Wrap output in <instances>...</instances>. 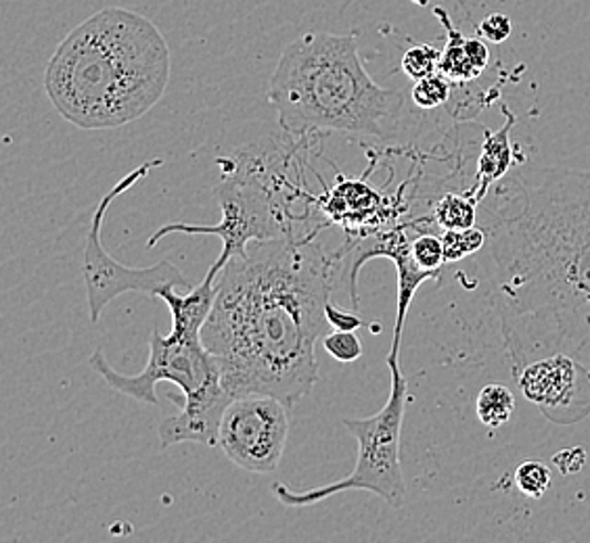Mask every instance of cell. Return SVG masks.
I'll use <instances>...</instances> for the list:
<instances>
[{"instance_id":"1","label":"cell","mask_w":590,"mask_h":543,"mask_svg":"<svg viewBox=\"0 0 590 543\" xmlns=\"http://www.w3.org/2000/svg\"><path fill=\"white\" fill-rule=\"evenodd\" d=\"M489 197L492 305L515 379L557 354L590 368V172L526 165Z\"/></svg>"},{"instance_id":"2","label":"cell","mask_w":590,"mask_h":543,"mask_svg":"<svg viewBox=\"0 0 590 543\" xmlns=\"http://www.w3.org/2000/svg\"><path fill=\"white\" fill-rule=\"evenodd\" d=\"M317 239L251 241L221 270L202 341L230 398L262 393L293 405L319 381L314 345L342 263Z\"/></svg>"},{"instance_id":"3","label":"cell","mask_w":590,"mask_h":543,"mask_svg":"<svg viewBox=\"0 0 590 543\" xmlns=\"http://www.w3.org/2000/svg\"><path fill=\"white\" fill-rule=\"evenodd\" d=\"M170 80V48L141 13L107 7L74 28L44 72L63 120L82 130H114L143 118Z\"/></svg>"},{"instance_id":"4","label":"cell","mask_w":590,"mask_h":543,"mask_svg":"<svg viewBox=\"0 0 590 543\" xmlns=\"http://www.w3.org/2000/svg\"><path fill=\"white\" fill-rule=\"evenodd\" d=\"M268 101L287 134L346 132L389 139L405 109L400 90L382 88L358 55L356 36L308 32L275 67Z\"/></svg>"},{"instance_id":"5","label":"cell","mask_w":590,"mask_h":543,"mask_svg":"<svg viewBox=\"0 0 590 543\" xmlns=\"http://www.w3.org/2000/svg\"><path fill=\"white\" fill-rule=\"evenodd\" d=\"M304 139L291 134V141L268 151L245 149L235 158L218 160L224 178L214 193L223 220L216 226L165 224L149 237L147 249H153L172 232L216 235L223 241V251L212 270L221 274L251 241L319 237L331 224L319 209V197L304 188L300 172Z\"/></svg>"},{"instance_id":"6","label":"cell","mask_w":590,"mask_h":543,"mask_svg":"<svg viewBox=\"0 0 590 543\" xmlns=\"http://www.w3.org/2000/svg\"><path fill=\"white\" fill-rule=\"evenodd\" d=\"M90 368L114 391L153 405L158 403V382H174L183 391L184 403L179 414L160 423L158 433L163 447L184 442L218 445L224 410L233 398L224 389L221 363L202 337H186L172 330L163 337L153 328L149 337V362L143 372L135 377L116 372L101 347L90 356Z\"/></svg>"},{"instance_id":"7","label":"cell","mask_w":590,"mask_h":543,"mask_svg":"<svg viewBox=\"0 0 590 543\" xmlns=\"http://www.w3.org/2000/svg\"><path fill=\"white\" fill-rule=\"evenodd\" d=\"M389 370V395L387 402L371 419H344V426L358 442V458L354 470L335 481L308 491H293L287 485L275 484V498L287 508H305L312 503L325 502L337 493L350 489H365L375 493L391 508H400L407 496V485L400 466V437L407 410L408 384L398 356L387 354Z\"/></svg>"},{"instance_id":"8","label":"cell","mask_w":590,"mask_h":543,"mask_svg":"<svg viewBox=\"0 0 590 543\" xmlns=\"http://www.w3.org/2000/svg\"><path fill=\"white\" fill-rule=\"evenodd\" d=\"M163 160H151V162L139 165L130 174H126L122 181L118 182L105 197H103L93 218L90 228L86 235V247H84V260H82V276L86 286V303H88V314L90 323H97L101 318V312L107 307V303L114 302L124 293L137 291L144 293L149 297H160V293L165 289H186L189 281L184 279L183 272L168 260L149 265V268H130L124 263L116 262L105 245H103L101 230L103 220L120 195H124L130 186L143 181L155 167H162Z\"/></svg>"},{"instance_id":"9","label":"cell","mask_w":590,"mask_h":543,"mask_svg":"<svg viewBox=\"0 0 590 543\" xmlns=\"http://www.w3.org/2000/svg\"><path fill=\"white\" fill-rule=\"evenodd\" d=\"M289 408L283 400L262 393L233 398L218 433L224 456L247 473H275L289 437Z\"/></svg>"},{"instance_id":"10","label":"cell","mask_w":590,"mask_h":543,"mask_svg":"<svg viewBox=\"0 0 590 543\" xmlns=\"http://www.w3.org/2000/svg\"><path fill=\"white\" fill-rule=\"evenodd\" d=\"M517 382L549 423L571 426L590 416V368L570 356L534 360L524 366Z\"/></svg>"},{"instance_id":"11","label":"cell","mask_w":590,"mask_h":543,"mask_svg":"<svg viewBox=\"0 0 590 543\" xmlns=\"http://www.w3.org/2000/svg\"><path fill=\"white\" fill-rule=\"evenodd\" d=\"M433 15L442 21L447 30V46L440 55V74L454 86H468L469 82L478 80L490 65L486 42L468 39L461 30H457L442 7H436Z\"/></svg>"},{"instance_id":"12","label":"cell","mask_w":590,"mask_h":543,"mask_svg":"<svg viewBox=\"0 0 590 543\" xmlns=\"http://www.w3.org/2000/svg\"><path fill=\"white\" fill-rule=\"evenodd\" d=\"M503 116H505V123L496 132H490L484 128V142L480 146V155L475 163V181L468 188L469 195L478 203L486 202L492 186L507 178L515 163V149L511 142V132L517 118L509 107H503Z\"/></svg>"},{"instance_id":"13","label":"cell","mask_w":590,"mask_h":543,"mask_svg":"<svg viewBox=\"0 0 590 543\" xmlns=\"http://www.w3.org/2000/svg\"><path fill=\"white\" fill-rule=\"evenodd\" d=\"M216 279L218 272L210 268L202 284L186 291L184 295L176 293V289H165L160 293V300L165 302L172 316V333L202 337V330L216 302Z\"/></svg>"},{"instance_id":"14","label":"cell","mask_w":590,"mask_h":543,"mask_svg":"<svg viewBox=\"0 0 590 543\" xmlns=\"http://www.w3.org/2000/svg\"><path fill=\"white\" fill-rule=\"evenodd\" d=\"M478 207L468 191H450L433 203L431 216L442 230H461L478 224Z\"/></svg>"},{"instance_id":"15","label":"cell","mask_w":590,"mask_h":543,"mask_svg":"<svg viewBox=\"0 0 590 543\" xmlns=\"http://www.w3.org/2000/svg\"><path fill=\"white\" fill-rule=\"evenodd\" d=\"M515 410V398L505 384H486L475 402V412L480 423L489 428H498L507 424Z\"/></svg>"},{"instance_id":"16","label":"cell","mask_w":590,"mask_h":543,"mask_svg":"<svg viewBox=\"0 0 590 543\" xmlns=\"http://www.w3.org/2000/svg\"><path fill=\"white\" fill-rule=\"evenodd\" d=\"M489 242V235L482 226H471L461 230H444L442 245H444V260L447 263L461 262L469 256L480 253Z\"/></svg>"},{"instance_id":"17","label":"cell","mask_w":590,"mask_h":543,"mask_svg":"<svg viewBox=\"0 0 590 543\" xmlns=\"http://www.w3.org/2000/svg\"><path fill=\"white\" fill-rule=\"evenodd\" d=\"M452 86L454 84L438 72V74H431L423 80L415 82V86L410 90V99L423 111L440 109V107H447L452 99Z\"/></svg>"},{"instance_id":"18","label":"cell","mask_w":590,"mask_h":543,"mask_svg":"<svg viewBox=\"0 0 590 543\" xmlns=\"http://www.w3.org/2000/svg\"><path fill=\"white\" fill-rule=\"evenodd\" d=\"M440 55L442 51L431 44H417L403 55V72L412 82L423 80L440 72Z\"/></svg>"},{"instance_id":"19","label":"cell","mask_w":590,"mask_h":543,"mask_svg":"<svg viewBox=\"0 0 590 543\" xmlns=\"http://www.w3.org/2000/svg\"><path fill=\"white\" fill-rule=\"evenodd\" d=\"M515 485L524 496L540 500L550 487V470L538 460H526L515 470Z\"/></svg>"},{"instance_id":"20","label":"cell","mask_w":590,"mask_h":543,"mask_svg":"<svg viewBox=\"0 0 590 543\" xmlns=\"http://www.w3.org/2000/svg\"><path fill=\"white\" fill-rule=\"evenodd\" d=\"M412 258L419 263V268L440 274L442 265L447 263L442 237H436L433 232H419L412 239Z\"/></svg>"},{"instance_id":"21","label":"cell","mask_w":590,"mask_h":543,"mask_svg":"<svg viewBox=\"0 0 590 543\" xmlns=\"http://www.w3.org/2000/svg\"><path fill=\"white\" fill-rule=\"evenodd\" d=\"M326 354L337 362H356L363 356V343L354 330H333L323 337Z\"/></svg>"},{"instance_id":"22","label":"cell","mask_w":590,"mask_h":543,"mask_svg":"<svg viewBox=\"0 0 590 543\" xmlns=\"http://www.w3.org/2000/svg\"><path fill=\"white\" fill-rule=\"evenodd\" d=\"M478 32L486 42L503 44V42L509 41L511 32H513V21L505 13H492L478 25Z\"/></svg>"},{"instance_id":"23","label":"cell","mask_w":590,"mask_h":543,"mask_svg":"<svg viewBox=\"0 0 590 543\" xmlns=\"http://www.w3.org/2000/svg\"><path fill=\"white\" fill-rule=\"evenodd\" d=\"M325 318L326 324L333 328V330H358L363 326V318L356 314V309H344L342 305H335L331 303V300L325 305Z\"/></svg>"},{"instance_id":"24","label":"cell","mask_w":590,"mask_h":543,"mask_svg":"<svg viewBox=\"0 0 590 543\" xmlns=\"http://www.w3.org/2000/svg\"><path fill=\"white\" fill-rule=\"evenodd\" d=\"M587 460H589V454H587L584 447H568V449H564V452L553 456V464L557 466V470L564 477L580 473L587 466Z\"/></svg>"}]
</instances>
